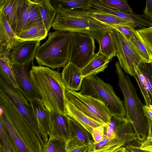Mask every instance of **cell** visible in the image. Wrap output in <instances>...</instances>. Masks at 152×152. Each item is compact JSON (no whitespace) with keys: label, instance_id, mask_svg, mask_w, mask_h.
Masks as SVG:
<instances>
[{"label":"cell","instance_id":"6da1fadb","mask_svg":"<svg viewBox=\"0 0 152 152\" xmlns=\"http://www.w3.org/2000/svg\"><path fill=\"white\" fill-rule=\"evenodd\" d=\"M31 83L41 101L50 113L66 115L65 86L58 70L47 66H33Z\"/></svg>","mask_w":152,"mask_h":152},{"label":"cell","instance_id":"7a4b0ae2","mask_svg":"<svg viewBox=\"0 0 152 152\" xmlns=\"http://www.w3.org/2000/svg\"><path fill=\"white\" fill-rule=\"evenodd\" d=\"M0 118L12 139L16 152H44L37 135L9 100L0 94Z\"/></svg>","mask_w":152,"mask_h":152},{"label":"cell","instance_id":"3957f363","mask_svg":"<svg viewBox=\"0 0 152 152\" xmlns=\"http://www.w3.org/2000/svg\"><path fill=\"white\" fill-rule=\"evenodd\" d=\"M115 71L119 87L124 97L126 118L131 122L141 144L146 138L148 132V119L145 116L143 104L138 97L129 76L126 75L118 62L115 64Z\"/></svg>","mask_w":152,"mask_h":152},{"label":"cell","instance_id":"277c9868","mask_svg":"<svg viewBox=\"0 0 152 152\" xmlns=\"http://www.w3.org/2000/svg\"><path fill=\"white\" fill-rule=\"evenodd\" d=\"M52 27L56 30L87 34L99 44L110 27L95 20L88 10L58 9Z\"/></svg>","mask_w":152,"mask_h":152},{"label":"cell","instance_id":"5b68a950","mask_svg":"<svg viewBox=\"0 0 152 152\" xmlns=\"http://www.w3.org/2000/svg\"><path fill=\"white\" fill-rule=\"evenodd\" d=\"M74 33L56 30L49 33L47 40L38 48L35 58L39 66L52 69L64 67L69 62Z\"/></svg>","mask_w":152,"mask_h":152},{"label":"cell","instance_id":"8992f818","mask_svg":"<svg viewBox=\"0 0 152 152\" xmlns=\"http://www.w3.org/2000/svg\"><path fill=\"white\" fill-rule=\"evenodd\" d=\"M0 93L13 105L39 137L43 148L48 141V135L39 128L37 121L29 100L18 88H16L0 70Z\"/></svg>","mask_w":152,"mask_h":152},{"label":"cell","instance_id":"52a82bcc","mask_svg":"<svg viewBox=\"0 0 152 152\" xmlns=\"http://www.w3.org/2000/svg\"><path fill=\"white\" fill-rule=\"evenodd\" d=\"M79 92L102 102L108 109L112 116L126 117L123 102L116 95L112 86L96 75L89 76L83 79Z\"/></svg>","mask_w":152,"mask_h":152},{"label":"cell","instance_id":"ba28073f","mask_svg":"<svg viewBox=\"0 0 152 152\" xmlns=\"http://www.w3.org/2000/svg\"><path fill=\"white\" fill-rule=\"evenodd\" d=\"M65 94L66 101L88 117L104 126L109 123L112 115L108 109L102 102L66 88Z\"/></svg>","mask_w":152,"mask_h":152},{"label":"cell","instance_id":"9c48e42d","mask_svg":"<svg viewBox=\"0 0 152 152\" xmlns=\"http://www.w3.org/2000/svg\"><path fill=\"white\" fill-rule=\"evenodd\" d=\"M104 128V137L101 142L102 147L120 144L125 146L137 140L132 124L126 117L112 116L109 123Z\"/></svg>","mask_w":152,"mask_h":152},{"label":"cell","instance_id":"30bf717a","mask_svg":"<svg viewBox=\"0 0 152 152\" xmlns=\"http://www.w3.org/2000/svg\"><path fill=\"white\" fill-rule=\"evenodd\" d=\"M107 29L112 34L115 43L118 62L125 72L133 76L135 73L134 63L138 67L146 69V63L130 42L112 27H110Z\"/></svg>","mask_w":152,"mask_h":152},{"label":"cell","instance_id":"8fae6325","mask_svg":"<svg viewBox=\"0 0 152 152\" xmlns=\"http://www.w3.org/2000/svg\"><path fill=\"white\" fill-rule=\"evenodd\" d=\"M94 38L90 35L74 33L69 50V61L80 69L85 66L95 53Z\"/></svg>","mask_w":152,"mask_h":152},{"label":"cell","instance_id":"7c38bea8","mask_svg":"<svg viewBox=\"0 0 152 152\" xmlns=\"http://www.w3.org/2000/svg\"><path fill=\"white\" fill-rule=\"evenodd\" d=\"M34 60L23 64L10 63L18 88L29 101L33 99L40 100L31 81V71L34 66Z\"/></svg>","mask_w":152,"mask_h":152},{"label":"cell","instance_id":"4fadbf2b","mask_svg":"<svg viewBox=\"0 0 152 152\" xmlns=\"http://www.w3.org/2000/svg\"><path fill=\"white\" fill-rule=\"evenodd\" d=\"M40 45V41H19L9 49L8 56L10 63L23 64L34 59Z\"/></svg>","mask_w":152,"mask_h":152},{"label":"cell","instance_id":"5bb4252c","mask_svg":"<svg viewBox=\"0 0 152 152\" xmlns=\"http://www.w3.org/2000/svg\"><path fill=\"white\" fill-rule=\"evenodd\" d=\"M147 68L138 67L134 63L133 76L144 99L145 105L152 106V62L146 63Z\"/></svg>","mask_w":152,"mask_h":152},{"label":"cell","instance_id":"9a60e30c","mask_svg":"<svg viewBox=\"0 0 152 152\" xmlns=\"http://www.w3.org/2000/svg\"><path fill=\"white\" fill-rule=\"evenodd\" d=\"M71 129V137L66 142L67 152L75 148L89 145L93 148L94 141L91 133L73 119L69 117Z\"/></svg>","mask_w":152,"mask_h":152},{"label":"cell","instance_id":"2e32d148","mask_svg":"<svg viewBox=\"0 0 152 152\" xmlns=\"http://www.w3.org/2000/svg\"><path fill=\"white\" fill-rule=\"evenodd\" d=\"M49 139L56 138L66 142L70 139L71 129L69 116L57 113L50 114Z\"/></svg>","mask_w":152,"mask_h":152},{"label":"cell","instance_id":"e0dca14e","mask_svg":"<svg viewBox=\"0 0 152 152\" xmlns=\"http://www.w3.org/2000/svg\"><path fill=\"white\" fill-rule=\"evenodd\" d=\"M61 75L66 88L75 91L80 90L83 79L81 69L69 61L64 67Z\"/></svg>","mask_w":152,"mask_h":152},{"label":"cell","instance_id":"ac0fdd59","mask_svg":"<svg viewBox=\"0 0 152 152\" xmlns=\"http://www.w3.org/2000/svg\"><path fill=\"white\" fill-rule=\"evenodd\" d=\"M66 114L68 116L80 124L91 134L94 128L103 125L88 117L66 101Z\"/></svg>","mask_w":152,"mask_h":152},{"label":"cell","instance_id":"d6986e66","mask_svg":"<svg viewBox=\"0 0 152 152\" xmlns=\"http://www.w3.org/2000/svg\"><path fill=\"white\" fill-rule=\"evenodd\" d=\"M36 116L39 127L47 135L50 132V114L40 100L33 99L29 101Z\"/></svg>","mask_w":152,"mask_h":152},{"label":"cell","instance_id":"ffe728a7","mask_svg":"<svg viewBox=\"0 0 152 152\" xmlns=\"http://www.w3.org/2000/svg\"><path fill=\"white\" fill-rule=\"evenodd\" d=\"M87 10L91 18L106 25L111 27L118 25L134 29L137 27L135 25L131 22L104 12L93 8Z\"/></svg>","mask_w":152,"mask_h":152},{"label":"cell","instance_id":"44dd1931","mask_svg":"<svg viewBox=\"0 0 152 152\" xmlns=\"http://www.w3.org/2000/svg\"><path fill=\"white\" fill-rule=\"evenodd\" d=\"M19 41L5 15L0 11V45H5L10 49L15 45Z\"/></svg>","mask_w":152,"mask_h":152},{"label":"cell","instance_id":"7402d4cb","mask_svg":"<svg viewBox=\"0 0 152 152\" xmlns=\"http://www.w3.org/2000/svg\"><path fill=\"white\" fill-rule=\"evenodd\" d=\"M110 60L99 52L95 53L90 61L81 69L83 78L89 76L96 75L103 72Z\"/></svg>","mask_w":152,"mask_h":152},{"label":"cell","instance_id":"603a6c76","mask_svg":"<svg viewBox=\"0 0 152 152\" xmlns=\"http://www.w3.org/2000/svg\"><path fill=\"white\" fill-rule=\"evenodd\" d=\"M48 31L43 23L31 27H28L25 30L17 35L20 41H40L46 38Z\"/></svg>","mask_w":152,"mask_h":152},{"label":"cell","instance_id":"cb8c5ba5","mask_svg":"<svg viewBox=\"0 0 152 152\" xmlns=\"http://www.w3.org/2000/svg\"><path fill=\"white\" fill-rule=\"evenodd\" d=\"M39 9L43 23L48 31L57 13V10L52 5L50 0H34Z\"/></svg>","mask_w":152,"mask_h":152},{"label":"cell","instance_id":"d4e9b609","mask_svg":"<svg viewBox=\"0 0 152 152\" xmlns=\"http://www.w3.org/2000/svg\"><path fill=\"white\" fill-rule=\"evenodd\" d=\"M19 1V0H0V11L4 13L15 33Z\"/></svg>","mask_w":152,"mask_h":152},{"label":"cell","instance_id":"484cf974","mask_svg":"<svg viewBox=\"0 0 152 152\" xmlns=\"http://www.w3.org/2000/svg\"><path fill=\"white\" fill-rule=\"evenodd\" d=\"M30 0H19L17 10L15 33L18 34L28 27Z\"/></svg>","mask_w":152,"mask_h":152},{"label":"cell","instance_id":"4316f807","mask_svg":"<svg viewBox=\"0 0 152 152\" xmlns=\"http://www.w3.org/2000/svg\"><path fill=\"white\" fill-rule=\"evenodd\" d=\"M52 6L57 10H68L92 8L91 0H50Z\"/></svg>","mask_w":152,"mask_h":152},{"label":"cell","instance_id":"83f0119b","mask_svg":"<svg viewBox=\"0 0 152 152\" xmlns=\"http://www.w3.org/2000/svg\"><path fill=\"white\" fill-rule=\"evenodd\" d=\"M9 49L5 45H0V70L4 74L13 86L16 88H18L11 67L8 56Z\"/></svg>","mask_w":152,"mask_h":152},{"label":"cell","instance_id":"f1b7e54d","mask_svg":"<svg viewBox=\"0 0 152 152\" xmlns=\"http://www.w3.org/2000/svg\"><path fill=\"white\" fill-rule=\"evenodd\" d=\"M99 45L98 52L101 54L111 60L116 56L117 50L115 43L112 34L108 29Z\"/></svg>","mask_w":152,"mask_h":152},{"label":"cell","instance_id":"f546056e","mask_svg":"<svg viewBox=\"0 0 152 152\" xmlns=\"http://www.w3.org/2000/svg\"><path fill=\"white\" fill-rule=\"evenodd\" d=\"M128 40L145 63L152 62V55L139 39L135 31Z\"/></svg>","mask_w":152,"mask_h":152},{"label":"cell","instance_id":"4dcf8cb0","mask_svg":"<svg viewBox=\"0 0 152 152\" xmlns=\"http://www.w3.org/2000/svg\"><path fill=\"white\" fill-rule=\"evenodd\" d=\"M103 6L110 9L126 13L132 14L134 12L126 0H97Z\"/></svg>","mask_w":152,"mask_h":152},{"label":"cell","instance_id":"1f68e13d","mask_svg":"<svg viewBox=\"0 0 152 152\" xmlns=\"http://www.w3.org/2000/svg\"><path fill=\"white\" fill-rule=\"evenodd\" d=\"M0 144L5 152H16L10 134L0 118Z\"/></svg>","mask_w":152,"mask_h":152},{"label":"cell","instance_id":"d6a6232c","mask_svg":"<svg viewBox=\"0 0 152 152\" xmlns=\"http://www.w3.org/2000/svg\"><path fill=\"white\" fill-rule=\"evenodd\" d=\"M30 1L28 27L43 23L40 12L37 4L34 0Z\"/></svg>","mask_w":152,"mask_h":152},{"label":"cell","instance_id":"836d02e7","mask_svg":"<svg viewBox=\"0 0 152 152\" xmlns=\"http://www.w3.org/2000/svg\"><path fill=\"white\" fill-rule=\"evenodd\" d=\"M135 31L139 39L152 55V26L135 30Z\"/></svg>","mask_w":152,"mask_h":152},{"label":"cell","instance_id":"e575fe53","mask_svg":"<svg viewBox=\"0 0 152 152\" xmlns=\"http://www.w3.org/2000/svg\"><path fill=\"white\" fill-rule=\"evenodd\" d=\"M66 142L61 140L53 138L48 140L44 152H67Z\"/></svg>","mask_w":152,"mask_h":152},{"label":"cell","instance_id":"d590c367","mask_svg":"<svg viewBox=\"0 0 152 152\" xmlns=\"http://www.w3.org/2000/svg\"><path fill=\"white\" fill-rule=\"evenodd\" d=\"M148 130L145 139L140 146L141 149L152 151V121L148 119Z\"/></svg>","mask_w":152,"mask_h":152},{"label":"cell","instance_id":"8d00e7d4","mask_svg":"<svg viewBox=\"0 0 152 152\" xmlns=\"http://www.w3.org/2000/svg\"><path fill=\"white\" fill-rule=\"evenodd\" d=\"M111 27L119 32L128 40L134 33L135 31V29L118 25H113Z\"/></svg>","mask_w":152,"mask_h":152},{"label":"cell","instance_id":"74e56055","mask_svg":"<svg viewBox=\"0 0 152 152\" xmlns=\"http://www.w3.org/2000/svg\"><path fill=\"white\" fill-rule=\"evenodd\" d=\"M104 126L103 125H101L93 129L91 134L95 142L98 143L104 138Z\"/></svg>","mask_w":152,"mask_h":152},{"label":"cell","instance_id":"f35d334b","mask_svg":"<svg viewBox=\"0 0 152 152\" xmlns=\"http://www.w3.org/2000/svg\"><path fill=\"white\" fill-rule=\"evenodd\" d=\"M143 12L149 19L152 17V0H146L145 7Z\"/></svg>","mask_w":152,"mask_h":152},{"label":"cell","instance_id":"ab89813d","mask_svg":"<svg viewBox=\"0 0 152 152\" xmlns=\"http://www.w3.org/2000/svg\"><path fill=\"white\" fill-rule=\"evenodd\" d=\"M125 147L127 150L132 152H152L151 151L141 149L140 146L132 145L130 143L126 145Z\"/></svg>","mask_w":152,"mask_h":152},{"label":"cell","instance_id":"60d3db41","mask_svg":"<svg viewBox=\"0 0 152 152\" xmlns=\"http://www.w3.org/2000/svg\"><path fill=\"white\" fill-rule=\"evenodd\" d=\"M93 150V148L91 146L84 145L75 148L68 152H90Z\"/></svg>","mask_w":152,"mask_h":152},{"label":"cell","instance_id":"b9f144b4","mask_svg":"<svg viewBox=\"0 0 152 152\" xmlns=\"http://www.w3.org/2000/svg\"><path fill=\"white\" fill-rule=\"evenodd\" d=\"M144 112L148 119L152 121V106L143 105Z\"/></svg>","mask_w":152,"mask_h":152},{"label":"cell","instance_id":"7bdbcfd3","mask_svg":"<svg viewBox=\"0 0 152 152\" xmlns=\"http://www.w3.org/2000/svg\"><path fill=\"white\" fill-rule=\"evenodd\" d=\"M116 145H110L103 148L96 150H92L90 152H106L112 147Z\"/></svg>","mask_w":152,"mask_h":152},{"label":"cell","instance_id":"ee69618b","mask_svg":"<svg viewBox=\"0 0 152 152\" xmlns=\"http://www.w3.org/2000/svg\"><path fill=\"white\" fill-rule=\"evenodd\" d=\"M124 145L122 144H120L116 146H113L110 148L106 152H114L115 151L118 149L122 146H123Z\"/></svg>","mask_w":152,"mask_h":152},{"label":"cell","instance_id":"f6af8a7d","mask_svg":"<svg viewBox=\"0 0 152 152\" xmlns=\"http://www.w3.org/2000/svg\"><path fill=\"white\" fill-rule=\"evenodd\" d=\"M127 149L125 146H122L115 151L114 152H126Z\"/></svg>","mask_w":152,"mask_h":152},{"label":"cell","instance_id":"bcb514c9","mask_svg":"<svg viewBox=\"0 0 152 152\" xmlns=\"http://www.w3.org/2000/svg\"><path fill=\"white\" fill-rule=\"evenodd\" d=\"M0 152H5L2 145L0 144Z\"/></svg>","mask_w":152,"mask_h":152},{"label":"cell","instance_id":"7dc6e473","mask_svg":"<svg viewBox=\"0 0 152 152\" xmlns=\"http://www.w3.org/2000/svg\"><path fill=\"white\" fill-rule=\"evenodd\" d=\"M151 22L152 23V17L149 19Z\"/></svg>","mask_w":152,"mask_h":152},{"label":"cell","instance_id":"c3c4849f","mask_svg":"<svg viewBox=\"0 0 152 152\" xmlns=\"http://www.w3.org/2000/svg\"><path fill=\"white\" fill-rule=\"evenodd\" d=\"M126 152H131L130 151L127 149Z\"/></svg>","mask_w":152,"mask_h":152}]
</instances>
